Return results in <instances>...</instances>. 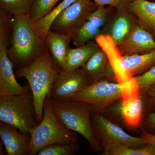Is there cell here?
I'll return each instance as SVG.
<instances>
[{
  "label": "cell",
  "mask_w": 155,
  "mask_h": 155,
  "mask_svg": "<svg viewBox=\"0 0 155 155\" xmlns=\"http://www.w3.org/2000/svg\"><path fill=\"white\" fill-rule=\"evenodd\" d=\"M60 71L47 47L31 63L17 70V76L25 78L30 86L39 123L43 116L45 100L51 99L53 85Z\"/></svg>",
  "instance_id": "cell-1"
},
{
  "label": "cell",
  "mask_w": 155,
  "mask_h": 155,
  "mask_svg": "<svg viewBox=\"0 0 155 155\" xmlns=\"http://www.w3.org/2000/svg\"><path fill=\"white\" fill-rule=\"evenodd\" d=\"M11 45L8 55L14 67L22 68L30 64L46 48L34 28L28 15L12 17Z\"/></svg>",
  "instance_id": "cell-2"
},
{
  "label": "cell",
  "mask_w": 155,
  "mask_h": 155,
  "mask_svg": "<svg viewBox=\"0 0 155 155\" xmlns=\"http://www.w3.org/2000/svg\"><path fill=\"white\" fill-rule=\"evenodd\" d=\"M51 103L54 113L64 127L83 137L92 150H103L93 126V112L90 105L75 101H57L52 99Z\"/></svg>",
  "instance_id": "cell-3"
},
{
  "label": "cell",
  "mask_w": 155,
  "mask_h": 155,
  "mask_svg": "<svg viewBox=\"0 0 155 155\" xmlns=\"http://www.w3.org/2000/svg\"><path fill=\"white\" fill-rule=\"evenodd\" d=\"M51 100L47 98L45 100L42 119L29 131L28 155H37L39 151L50 145L78 142L77 133L67 129L58 120L53 111Z\"/></svg>",
  "instance_id": "cell-4"
},
{
  "label": "cell",
  "mask_w": 155,
  "mask_h": 155,
  "mask_svg": "<svg viewBox=\"0 0 155 155\" xmlns=\"http://www.w3.org/2000/svg\"><path fill=\"white\" fill-rule=\"evenodd\" d=\"M0 121L29 133L38 125L31 92L16 95L0 96Z\"/></svg>",
  "instance_id": "cell-5"
},
{
  "label": "cell",
  "mask_w": 155,
  "mask_h": 155,
  "mask_svg": "<svg viewBox=\"0 0 155 155\" xmlns=\"http://www.w3.org/2000/svg\"><path fill=\"white\" fill-rule=\"evenodd\" d=\"M134 82V77L123 83L103 79L94 81L71 101L85 103L91 107L93 113H101L121 100Z\"/></svg>",
  "instance_id": "cell-6"
},
{
  "label": "cell",
  "mask_w": 155,
  "mask_h": 155,
  "mask_svg": "<svg viewBox=\"0 0 155 155\" xmlns=\"http://www.w3.org/2000/svg\"><path fill=\"white\" fill-rule=\"evenodd\" d=\"M97 7L93 1L76 0L58 14L50 30L68 36L72 40L73 35L87 21L88 15Z\"/></svg>",
  "instance_id": "cell-7"
},
{
  "label": "cell",
  "mask_w": 155,
  "mask_h": 155,
  "mask_svg": "<svg viewBox=\"0 0 155 155\" xmlns=\"http://www.w3.org/2000/svg\"><path fill=\"white\" fill-rule=\"evenodd\" d=\"M9 30L7 25H0V96L31 92L29 85L22 86L16 80L14 65L8 55Z\"/></svg>",
  "instance_id": "cell-8"
},
{
  "label": "cell",
  "mask_w": 155,
  "mask_h": 155,
  "mask_svg": "<svg viewBox=\"0 0 155 155\" xmlns=\"http://www.w3.org/2000/svg\"><path fill=\"white\" fill-rule=\"evenodd\" d=\"M92 122L98 138L103 147L111 143H119L131 147H140L147 144L143 137L127 134L100 113H93Z\"/></svg>",
  "instance_id": "cell-9"
},
{
  "label": "cell",
  "mask_w": 155,
  "mask_h": 155,
  "mask_svg": "<svg viewBox=\"0 0 155 155\" xmlns=\"http://www.w3.org/2000/svg\"><path fill=\"white\" fill-rule=\"evenodd\" d=\"M142 94L138 87H134L110 107L111 112L130 128H137L141 123L144 108Z\"/></svg>",
  "instance_id": "cell-10"
},
{
  "label": "cell",
  "mask_w": 155,
  "mask_h": 155,
  "mask_svg": "<svg viewBox=\"0 0 155 155\" xmlns=\"http://www.w3.org/2000/svg\"><path fill=\"white\" fill-rule=\"evenodd\" d=\"M90 83L81 68L70 71L60 70L53 85L51 99L71 101Z\"/></svg>",
  "instance_id": "cell-11"
},
{
  "label": "cell",
  "mask_w": 155,
  "mask_h": 155,
  "mask_svg": "<svg viewBox=\"0 0 155 155\" xmlns=\"http://www.w3.org/2000/svg\"><path fill=\"white\" fill-rule=\"evenodd\" d=\"M136 17L126 6L115 8L107 23L101 28L102 35L110 37L116 46L121 44L137 25Z\"/></svg>",
  "instance_id": "cell-12"
},
{
  "label": "cell",
  "mask_w": 155,
  "mask_h": 155,
  "mask_svg": "<svg viewBox=\"0 0 155 155\" xmlns=\"http://www.w3.org/2000/svg\"><path fill=\"white\" fill-rule=\"evenodd\" d=\"M117 47L122 56L142 54L155 50V40L150 32L137 24Z\"/></svg>",
  "instance_id": "cell-13"
},
{
  "label": "cell",
  "mask_w": 155,
  "mask_h": 155,
  "mask_svg": "<svg viewBox=\"0 0 155 155\" xmlns=\"http://www.w3.org/2000/svg\"><path fill=\"white\" fill-rule=\"evenodd\" d=\"M14 126L1 122L0 137L8 155H28L30 133L18 132Z\"/></svg>",
  "instance_id": "cell-14"
},
{
  "label": "cell",
  "mask_w": 155,
  "mask_h": 155,
  "mask_svg": "<svg viewBox=\"0 0 155 155\" xmlns=\"http://www.w3.org/2000/svg\"><path fill=\"white\" fill-rule=\"evenodd\" d=\"M95 41L107 54L109 61L115 71L117 82L123 83L131 80L133 77H130L125 73L121 68L123 56L112 39L110 37L100 35L97 37Z\"/></svg>",
  "instance_id": "cell-15"
},
{
  "label": "cell",
  "mask_w": 155,
  "mask_h": 155,
  "mask_svg": "<svg viewBox=\"0 0 155 155\" xmlns=\"http://www.w3.org/2000/svg\"><path fill=\"white\" fill-rule=\"evenodd\" d=\"M71 41V39L68 36L51 30L49 31L45 40L53 61L60 70H63L65 67Z\"/></svg>",
  "instance_id": "cell-16"
},
{
  "label": "cell",
  "mask_w": 155,
  "mask_h": 155,
  "mask_svg": "<svg viewBox=\"0 0 155 155\" xmlns=\"http://www.w3.org/2000/svg\"><path fill=\"white\" fill-rule=\"evenodd\" d=\"M155 65V50L142 54L123 56L122 70L130 77L144 74Z\"/></svg>",
  "instance_id": "cell-17"
},
{
  "label": "cell",
  "mask_w": 155,
  "mask_h": 155,
  "mask_svg": "<svg viewBox=\"0 0 155 155\" xmlns=\"http://www.w3.org/2000/svg\"><path fill=\"white\" fill-rule=\"evenodd\" d=\"M110 65L107 54L100 48L81 69L91 83L99 79L107 80V72Z\"/></svg>",
  "instance_id": "cell-18"
},
{
  "label": "cell",
  "mask_w": 155,
  "mask_h": 155,
  "mask_svg": "<svg viewBox=\"0 0 155 155\" xmlns=\"http://www.w3.org/2000/svg\"><path fill=\"white\" fill-rule=\"evenodd\" d=\"M126 7L137 19V24L146 30L152 31L155 28V3L147 0L130 2Z\"/></svg>",
  "instance_id": "cell-19"
},
{
  "label": "cell",
  "mask_w": 155,
  "mask_h": 155,
  "mask_svg": "<svg viewBox=\"0 0 155 155\" xmlns=\"http://www.w3.org/2000/svg\"><path fill=\"white\" fill-rule=\"evenodd\" d=\"M100 48L94 40L82 46L75 48H70L67 53L65 67L62 70L70 71L81 68Z\"/></svg>",
  "instance_id": "cell-20"
},
{
  "label": "cell",
  "mask_w": 155,
  "mask_h": 155,
  "mask_svg": "<svg viewBox=\"0 0 155 155\" xmlns=\"http://www.w3.org/2000/svg\"><path fill=\"white\" fill-rule=\"evenodd\" d=\"M102 155H155V144L147 143L140 147H131L119 143L103 147Z\"/></svg>",
  "instance_id": "cell-21"
},
{
  "label": "cell",
  "mask_w": 155,
  "mask_h": 155,
  "mask_svg": "<svg viewBox=\"0 0 155 155\" xmlns=\"http://www.w3.org/2000/svg\"><path fill=\"white\" fill-rule=\"evenodd\" d=\"M76 0H63L49 14L32 23L34 28L42 39L45 41L51 25L58 14L71 5Z\"/></svg>",
  "instance_id": "cell-22"
},
{
  "label": "cell",
  "mask_w": 155,
  "mask_h": 155,
  "mask_svg": "<svg viewBox=\"0 0 155 155\" xmlns=\"http://www.w3.org/2000/svg\"><path fill=\"white\" fill-rule=\"evenodd\" d=\"M33 0H0V14L11 17L28 15Z\"/></svg>",
  "instance_id": "cell-23"
},
{
  "label": "cell",
  "mask_w": 155,
  "mask_h": 155,
  "mask_svg": "<svg viewBox=\"0 0 155 155\" xmlns=\"http://www.w3.org/2000/svg\"><path fill=\"white\" fill-rule=\"evenodd\" d=\"M101 34V28L87 21L72 36L73 45L77 47L82 46L88 42L94 40Z\"/></svg>",
  "instance_id": "cell-24"
},
{
  "label": "cell",
  "mask_w": 155,
  "mask_h": 155,
  "mask_svg": "<svg viewBox=\"0 0 155 155\" xmlns=\"http://www.w3.org/2000/svg\"><path fill=\"white\" fill-rule=\"evenodd\" d=\"M59 0H33L29 14L32 23L49 14Z\"/></svg>",
  "instance_id": "cell-25"
},
{
  "label": "cell",
  "mask_w": 155,
  "mask_h": 155,
  "mask_svg": "<svg viewBox=\"0 0 155 155\" xmlns=\"http://www.w3.org/2000/svg\"><path fill=\"white\" fill-rule=\"evenodd\" d=\"M79 148L78 142L70 144H53L45 147L39 151L38 155H72Z\"/></svg>",
  "instance_id": "cell-26"
},
{
  "label": "cell",
  "mask_w": 155,
  "mask_h": 155,
  "mask_svg": "<svg viewBox=\"0 0 155 155\" xmlns=\"http://www.w3.org/2000/svg\"><path fill=\"white\" fill-rule=\"evenodd\" d=\"M115 8L110 6H98L96 9L88 15L87 21L101 28L106 25Z\"/></svg>",
  "instance_id": "cell-27"
},
{
  "label": "cell",
  "mask_w": 155,
  "mask_h": 155,
  "mask_svg": "<svg viewBox=\"0 0 155 155\" xmlns=\"http://www.w3.org/2000/svg\"><path fill=\"white\" fill-rule=\"evenodd\" d=\"M134 78L140 93L145 94L155 85V65L144 74L134 76Z\"/></svg>",
  "instance_id": "cell-28"
},
{
  "label": "cell",
  "mask_w": 155,
  "mask_h": 155,
  "mask_svg": "<svg viewBox=\"0 0 155 155\" xmlns=\"http://www.w3.org/2000/svg\"><path fill=\"white\" fill-rule=\"evenodd\" d=\"M143 130L155 135V112L150 111L142 123Z\"/></svg>",
  "instance_id": "cell-29"
},
{
  "label": "cell",
  "mask_w": 155,
  "mask_h": 155,
  "mask_svg": "<svg viewBox=\"0 0 155 155\" xmlns=\"http://www.w3.org/2000/svg\"><path fill=\"white\" fill-rule=\"evenodd\" d=\"M93 1L97 6H108L115 8L126 6L129 2L128 0H90Z\"/></svg>",
  "instance_id": "cell-30"
},
{
  "label": "cell",
  "mask_w": 155,
  "mask_h": 155,
  "mask_svg": "<svg viewBox=\"0 0 155 155\" xmlns=\"http://www.w3.org/2000/svg\"><path fill=\"white\" fill-rule=\"evenodd\" d=\"M150 110L155 112V85L145 94Z\"/></svg>",
  "instance_id": "cell-31"
},
{
  "label": "cell",
  "mask_w": 155,
  "mask_h": 155,
  "mask_svg": "<svg viewBox=\"0 0 155 155\" xmlns=\"http://www.w3.org/2000/svg\"><path fill=\"white\" fill-rule=\"evenodd\" d=\"M140 136L145 139L147 143L155 144V135L148 133L142 130Z\"/></svg>",
  "instance_id": "cell-32"
},
{
  "label": "cell",
  "mask_w": 155,
  "mask_h": 155,
  "mask_svg": "<svg viewBox=\"0 0 155 155\" xmlns=\"http://www.w3.org/2000/svg\"><path fill=\"white\" fill-rule=\"evenodd\" d=\"M151 33L153 37L154 38L155 40V28H154V29L151 32Z\"/></svg>",
  "instance_id": "cell-33"
},
{
  "label": "cell",
  "mask_w": 155,
  "mask_h": 155,
  "mask_svg": "<svg viewBox=\"0 0 155 155\" xmlns=\"http://www.w3.org/2000/svg\"><path fill=\"white\" fill-rule=\"evenodd\" d=\"M128 1L130 2H134V1H136V0H128Z\"/></svg>",
  "instance_id": "cell-34"
}]
</instances>
